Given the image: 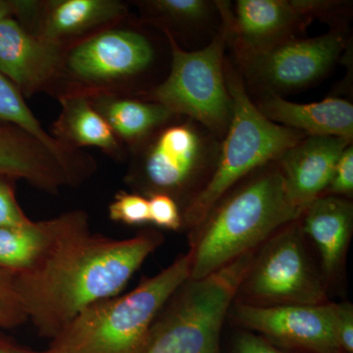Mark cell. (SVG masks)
<instances>
[{"label": "cell", "instance_id": "6da1fadb", "mask_svg": "<svg viewBox=\"0 0 353 353\" xmlns=\"http://www.w3.org/2000/svg\"><path fill=\"white\" fill-rule=\"evenodd\" d=\"M163 243L158 232L116 240L90 230L85 211L58 216L48 252L31 270L14 276L29 321L53 339L92 304L118 296Z\"/></svg>", "mask_w": 353, "mask_h": 353}, {"label": "cell", "instance_id": "7a4b0ae2", "mask_svg": "<svg viewBox=\"0 0 353 353\" xmlns=\"http://www.w3.org/2000/svg\"><path fill=\"white\" fill-rule=\"evenodd\" d=\"M222 197L192 229L190 279H201L248 252L279 230L299 220L303 210L290 201L277 162L257 170Z\"/></svg>", "mask_w": 353, "mask_h": 353}, {"label": "cell", "instance_id": "3957f363", "mask_svg": "<svg viewBox=\"0 0 353 353\" xmlns=\"http://www.w3.org/2000/svg\"><path fill=\"white\" fill-rule=\"evenodd\" d=\"M192 252L124 294L88 306L51 339L46 353H143L153 323L190 279Z\"/></svg>", "mask_w": 353, "mask_h": 353}, {"label": "cell", "instance_id": "277c9868", "mask_svg": "<svg viewBox=\"0 0 353 353\" xmlns=\"http://www.w3.org/2000/svg\"><path fill=\"white\" fill-rule=\"evenodd\" d=\"M225 77L232 99L231 121L210 175L183 210V225L190 229L199 226L239 181L277 161L285 150L307 137L267 119L229 62H225Z\"/></svg>", "mask_w": 353, "mask_h": 353}, {"label": "cell", "instance_id": "5b68a950", "mask_svg": "<svg viewBox=\"0 0 353 353\" xmlns=\"http://www.w3.org/2000/svg\"><path fill=\"white\" fill-rule=\"evenodd\" d=\"M256 250L201 279H189L153 323L143 353H219L225 318Z\"/></svg>", "mask_w": 353, "mask_h": 353}, {"label": "cell", "instance_id": "8992f818", "mask_svg": "<svg viewBox=\"0 0 353 353\" xmlns=\"http://www.w3.org/2000/svg\"><path fill=\"white\" fill-rule=\"evenodd\" d=\"M222 27L202 50L185 51L165 29L171 46L172 66L168 78L152 90L153 102L172 114L194 121L215 137L226 134L232 117V99L225 77V48L229 43L227 6L219 4Z\"/></svg>", "mask_w": 353, "mask_h": 353}, {"label": "cell", "instance_id": "52a82bcc", "mask_svg": "<svg viewBox=\"0 0 353 353\" xmlns=\"http://www.w3.org/2000/svg\"><path fill=\"white\" fill-rule=\"evenodd\" d=\"M299 219L290 223L255 253L239 292L256 306L318 305L328 303L322 279L311 264Z\"/></svg>", "mask_w": 353, "mask_h": 353}, {"label": "cell", "instance_id": "ba28073f", "mask_svg": "<svg viewBox=\"0 0 353 353\" xmlns=\"http://www.w3.org/2000/svg\"><path fill=\"white\" fill-rule=\"evenodd\" d=\"M201 128L190 119L157 132L134 178L148 196L164 194L175 199L196 187L208 168L212 171L219 150Z\"/></svg>", "mask_w": 353, "mask_h": 353}, {"label": "cell", "instance_id": "9c48e42d", "mask_svg": "<svg viewBox=\"0 0 353 353\" xmlns=\"http://www.w3.org/2000/svg\"><path fill=\"white\" fill-rule=\"evenodd\" d=\"M345 39L331 31L311 39L292 38L241 59L248 80L267 94L308 87L322 78L340 58Z\"/></svg>", "mask_w": 353, "mask_h": 353}, {"label": "cell", "instance_id": "30bf717a", "mask_svg": "<svg viewBox=\"0 0 353 353\" xmlns=\"http://www.w3.org/2000/svg\"><path fill=\"white\" fill-rule=\"evenodd\" d=\"M234 317L253 331L285 345L318 353L339 350L334 336V303L256 306L240 303Z\"/></svg>", "mask_w": 353, "mask_h": 353}, {"label": "cell", "instance_id": "8fae6325", "mask_svg": "<svg viewBox=\"0 0 353 353\" xmlns=\"http://www.w3.org/2000/svg\"><path fill=\"white\" fill-rule=\"evenodd\" d=\"M154 58L152 43L130 30L102 32L70 52L67 67L78 80L109 83L139 75Z\"/></svg>", "mask_w": 353, "mask_h": 353}, {"label": "cell", "instance_id": "7c38bea8", "mask_svg": "<svg viewBox=\"0 0 353 353\" xmlns=\"http://www.w3.org/2000/svg\"><path fill=\"white\" fill-rule=\"evenodd\" d=\"M227 14L229 41L236 44L240 60L294 38V32L310 20L294 0H239L233 15L230 9Z\"/></svg>", "mask_w": 353, "mask_h": 353}, {"label": "cell", "instance_id": "4fadbf2b", "mask_svg": "<svg viewBox=\"0 0 353 353\" xmlns=\"http://www.w3.org/2000/svg\"><path fill=\"white\" fill-rule=\"evenodd\" d=\"M62 65L59 43L28 32L14 18L0 23V74L32 94L50 83Z\"/></svg>", "mask_w": 353, "mask_h": 353}, {"label": "cell", "instance_id": "5bb4252c", "mask_svg": "<svg viewBox=\"0 0 353 353\" xmlns=\"http://www.w3.org/2000/svg\"><path fill=\"white\" fill-rule=\"evenodd\" d=\"M350 145L352 143L339 137H305L281 155L276 162L294 205L304 210L324 196L336 162Z\"/></svg>", "mask_w": 353, "mask_h": 353}, {"label": "cell", "instance_id": "9a60e30c", "mask_svg": "<svg viewBox=\"0 0 353 353\" xmlns=\"http://www.w3.org/2000/svg\"><path fill=\"white\" fill-rule=\"evenodd\" d=\"M0 176L24 180L51 194L78 183L48 148L10 125H0Z\"/></svg>", "mask_w": 353, "mask_h": 353}, {"label": "cell", "instance_id": "2e32d148", "mask_svg": "<svg viewBox=\"0 0 353 353\" xmlns=\"http://www.w3.org/2000/svg\"><path fill=\"white\" fill-rule=\"evenodd\" d=\"M256 108L267 119L305 136L339 137L352 141L353 105L345 99L330 97L312 103H296L270 94Z\"/></svg>", "mask_w": 353, "mask_h": 353}, {"label": "cell", "instance_id": "e0dca14e", "mask_svg": "<svg viewBox=\"0 0 353 353\" xmlns=\"http://www.w3.org/2000/svg\"><path fill=\"white\" fill-rule=\"evenodd\" d=\"M299 222L303 234H307L319 250L325 277L333 278L352 238V202L343 197H318L304 209Z\"/></svg>", "mask_w": 353, "mask_h": 353}, {"label": "cell", "instance_id": "ac0fdd59", "mask_svg": "<svg viewBox=\"0 0 353 353\" xmlns=\"http://www.w3.org/2000/svg\"><path fill=\"white\" fill-rule=\"evenodd\" d=\"M127 13L115 0H62L51 3L41 36L59 43L61 39L105 24Z\"/></svg>", "mask_w": 353, "mask_h": 353}, {"label": "cell", "instance_id": "d6986e66", "mask_svg": "<svg viewBox=\"0 0 353 353\" xmlns=\"http://www.w3.org/2000/svg\"><path fill=\"white\" fill-rule=\"evenodd\" d=\"M92 106L108 123L116 137L137 143L164 126L173 114L157 102L101 97Z\"/></svg>", "mask_w": 353, "mask_h": 353}, {"label": "cell", "instance_id": "ffe728a7", "mask_svg": "<svg viewBox=\"0 0 353 353\" xmlns=\"http://www.w3.org/2000/svg\"><path fill=\"white\" fill-rule=\"evenodd\" d=\"M58 228V216L19 227L0 228V270L19 275L31 270L48 252Z\"/></svg>", "mask_w": 353, "mask_h": 353}, {"label": "cell", "instance_id": "44dd1931", "mask_svg": "<svg viewBox=\"0 0 353 353\" xmlns=\"http://www.w3.org/2000/svg\"><path fill=\"white\" fill-rule=\"evenodd\" d=\"M62 112L57 122V134L67 143L94 146L105 152L118 150L117 137L105 119L83 94L61 97Z\"/></svg>", "mask_w": 353, "mask_h": 353}, {"label": "cell", "instance_id": "7402d4cb", "mask_svg": "<svg viewBox=\"0 0 353 353\" xmlns=\"http://www.w3.org/2000/svg\"><path fill=\"white\" fill-rule=\"evenodd\" d=\"M0 125H10L38 139L65 165L77 180L83 176L80 159L62 141L51 138L28 108L20 90L0 74Z\"/></svg>", "mask_w": 353, "mask_h": 353}, {"label": "cell", "instance_id": "603a6c76", "mask_svg": "<svg viewBox=\"0 0 353 353\" xmlns=\"http://www.w3.org/2000/svg\"><path fill=\"white\" fill-rule=\"evenodd\" d=\"M146 3L165 19L190 27L205 22L216 7L215 2L206 0H153Z\"/></svg>", "mask_w": 353, "mask_h": 353}, {"label": "cell", "instance_id": "cb8c5ba5", "mask_svg": "<svg viewBox=\"0 0 353 353\" xmlns=\"http://www.w3.org/2000/svg\"><path fill=\"white\" fill-rule=\"evenodd\" d=\"M29 321L16 289L14 275L0 270V329H10Z\"/></svg>", "mask_w": 353, "mask_h": 353}, {"label": "cell", "instance_id": "d4e9b609", "mask_svg": "<svg viewBox=\"0 0 353 353\" xmlns=\"http://www.w3.org/2000/svg\"><path fill=\"white\" fill-rule=\"evenodd\" d=\"M108 212L111 220L130 226L150 223L148 199L141 194L118 192L109 205Z\"/></svg>", "mask_w": 353, "mask_h": 353}, {"label": "cell", "instance_id": "484cf974", "mask_svg": "<svg viewBox=\"0 0 353 353\" xmlns=\"http://www.w3.org/2000/svg\"><path fill=\"white\" fill-rule=\"evenodd\" d=\"M150 223L163 229L176 230L183 226L182 214L173 197L164 194H154L148 197Z\"/></svg>", "mask_w": 353, "mask_h": 353}, {"label": "cell", "instance_id": "4316f807", "mask_svg": "<svg viewBox=\"0 0 353 353\" xmlns=\"http://www.w3.org/2000/svg\"><path fill=\"white\" fill-rule=\"evenodd\" d=\"M12 181L0 176V228L24 226L32 222L16 199Z\"/></svg>", "mask_w": 353, "mask_h": 353}, {"label": "cell", "instance_id": "83f0119b", "mask_svg": "<svg viewBox=\"0 0 353 353\" xmlns=\"http://www.w3.org/2000/svg\"><path fill=\"white\" fill-rule=\"evenodd\" d=\"M327 196L350 199L353 194V148L347 145L334 168L333 178L326 190Z\"/></svg>", "mask_w": 353, "mask_h": 353}, {"label": "cell", "instance_id": "f1b7e54d", "mask_svg": "<svg viewBox=\"0 0 353 353\" xmlns=\"http://www.w3.org/2000/svg\"><path fill=\"white\" fill-rule=\"evenodd\" d=\"M334 336L339 350L353 352V307L348 303H334Z\"/></svg>", "mask_w": 353, "mask_h": 353}, {"label": "cell", "instance_id": "f546056e", "mask_svg": "<svg viewBox=\"0 0 353 353\" xmlns=\"http://www.w3.org/2000/svg\"><path fill=\"white\" fill-rule=\"evenodd\" d=\"M236 353H285L272 347L263 339L246 334L241 336L236 347Z\"/></svg>", "mask_w": 353, "mask_h": 353}, {"label": "cell", "instance_id": "4dcf8cb0", "mask_svg": "<svg viewBox=\"0 0 353 353\" xmlns=\"http://www.w3.org/2000/svg\"><path fill=\"white\" fill-rule=\"evenodd\" d=\"M36 3L32 1H9V0H0V23L13 15H21L31 12Z\"/></svg>", "mask_w": 353, "mask_h": 353}, {"label": "cell", "instance_id": "1f68e13d", "mask_svg": "<svg viewBox=\"0 0 353 353\" xmlns=\"http://www.w3.org/2000/svg\"><path fill=\"white\" fill-rule=\"evenodd\" d=\"M0 353H46V352H34V350L20 347L0 338Z\"/></svg>", "mask_w": 353, "mask_h": 353}]
</instances>
